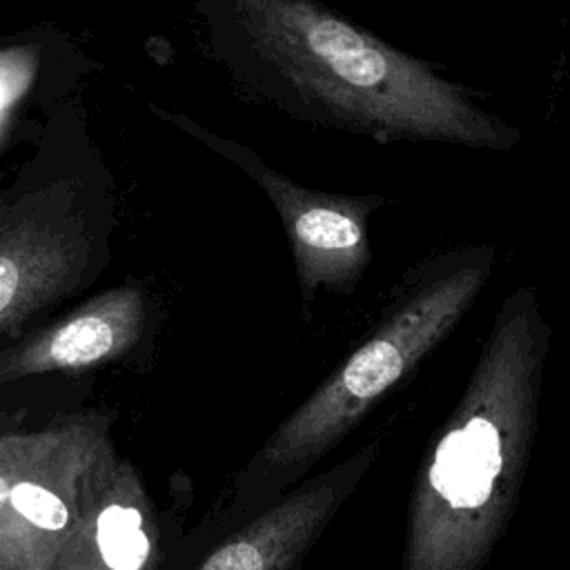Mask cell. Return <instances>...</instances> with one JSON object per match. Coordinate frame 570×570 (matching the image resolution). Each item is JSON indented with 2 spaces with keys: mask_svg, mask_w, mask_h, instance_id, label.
<instances>
[{
  "mask_svg": "<svg viewBox=\"0 0 570 570\" xmlns=\"http://www.w3.org/2000/svg\"><path fill=\"white\" fill-rule=\"evenodd\" d=\"M53 198L29 196L0 218V332L65 296L89 265L85 225Z\"/></svg>",
  "mask_w": 570,
  "mask_h": 570,
  "instance_id": "8992f818",
  "label": "cell"
},
{
  "mask_svg": "<svg viewBox=\"0 0 570 570\" xmlns=\"http://www.w3.org/2000/svg\"><path fill=\"white\" fill-rule=\"evenodd\" d=\"M107 441L98 414L0 434V570H56Z\"/></svg>",
  "mask_w": 570,
  "mask_h": 570,
  "instance_id": "277c9868",
  "label": "cell"
},
{
  "mask_svg": "<svg viewBox=\"0 0 570 570\" xmlns=\"http://www.w3.org/2000/svg\"><path fill=\"white\" fill-rule=\"evenodd\" d=\"M381 454L370 441L223 541L196 570H292Z\"/></svg>",
  "mask_w": 570,
  "mask_h": 570,
  "instance_id": "52a82bcc",
  "label": "cell"
},
{
  "mask_svg": "<svg viewBox=\"0 0 570 570\" xmlns=\"http://www.w3.org/2000/svg\"><path fill=\"white\" fill-rule=\"evenodd\" d=\"M236 20L256 56L327 125L381 145L510 151L523 140L517 125L481 107L468 87L321 4L240 0Z\"/></svg>",
  "mask_w": 570,
  "mask_h": 570,
  "instance_id": "7a4b0ae2",
  "label": "cell"
},
{
  "mask_svg": "<svg viewBox=\"0 0 570 570\" xmlns=\"http://www.w3.org/2000/svg\"><path fill=\"white\" fill-rule=\"evenodd\" d=\"M156 548L154 510L145 485L134 465L107 441L56 570H154Z\"/></svg>",
  "mask_w": 570,
  "mask_h": 570,
  "instance_id": "ba28073f",
  "label": "cell"
},
{
  "mask_svg": "<svg viewBox=\"0 0 570 570\" xmlns=\"http://www.w3.org/2000/svg\"><path fill=\"white\" fill-rule=\"evenodd\" d=\"M145 298L120 285L89 298L62 321L0 354V385L31 374L73 372L125 356L140 338Z\"/></svg>",
  "mask_w": 570,
  "mask_h": 570,
  "instance_id": "9c48e42d",
  "label": "cell"
},
{
  "mask_svg": "<svg viewBox=\"0 0 570 570\" xmlns=\"http://www.w3.org/2000/svg\"><path fill=\"white\" fill-rule=\"evenodd\" d=\"M216 151L243 165L274 205L294 258V269L307 307L318 289L350 294L372 263L370 220L387 203L381 194H330L303 187L252 151L207 131H196Z\"/></svg>",
  "mask_w": 570,
  "mask_h": 570,
  "instance_id": "5b68a950",
  "label": "cell"
},
{
  "mask_svg": "<svg viewBox=\"0 0 570 570\" xmlns=\"http://www.w3.org/2000/svg\"><path fill=\"white\" fill-rule=\"evenodd\" d=\"M552 325L532 285L499 305L459 401L412 479L401 570H483L534 452Z\"/></svg>",
  "mask_w": 570,
  "mask_h": 570,
  "instance_id": "6da1fadb",
  "label": "cell"
},
{
  "mask_svg": "<svg viewBox=\"0 0 570 570\" xmlns=\"http://www.w3.org/2000/svg\"><path fill=\"white\" fill-rule=\"evenodd\" d=\"M497 256L494 245L470 243L405 269L372 332L272 432L252 468L301 474L336 448L456 330L485 289Z\"/></svg>",
  "mask_w": 570,
  "mask_h": 570,
  "instance_id": "3957f363",
  "label": "cell"
}]
</instances>
